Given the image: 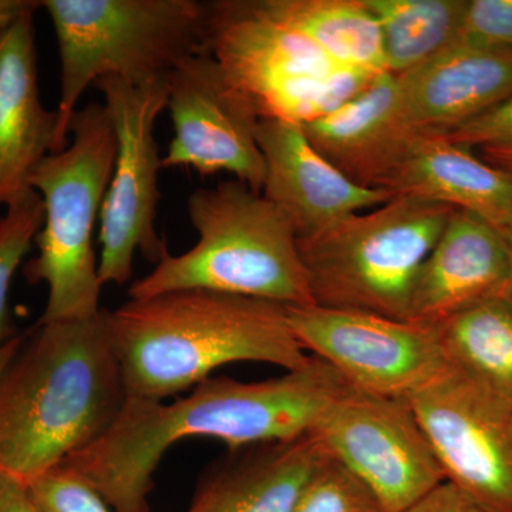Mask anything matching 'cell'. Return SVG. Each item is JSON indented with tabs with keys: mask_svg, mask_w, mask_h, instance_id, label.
Segmentation results:
<instances>
[{
	"mask_svg": "<svg viewBox=\"0 0 512 512\" xmlns=\"http://www.w3.org/2000/svg\"><path fill=\"white\" fill-rule=\"evenodd\" d=\"M126 400L104 309L37 323L0 375V473L30 487L100 439Z\"/></svg>",
	"mask_w": 512,
	"mask_h": 512,
	"instance_id": "1",
	"label": "cell"
},
{
	"mask_svg": "<svg viewBox=\"0 0 512 512\" xmlns=\"http://www.w3.org/2000/svg\"><path fill=\"white\" fill-rule=\"evenodd\" d=\"M127 397L164 402L238 362L289 370L311 360L279 303L205 289L104 309Z\"/></svg>",
	"mask_w": 512,
	"mask_h": 512,
	"instance_id": "2",
	"label": "cell"
},
{
	"mask_svg": "<svg viewBox=\"0 0 512 512\" xmlns=\"http://www.w3.org/2000/svg\"><path fill=\"white\" fill-rule=\"evenodd\" d=\"M298 421V394L284 377H208L170 404L127 397L113 426L60 466L92 485L114 512H151L154 473L178 441L204 437L239 450L289 439Z\"/></svg>",
	"mask_w": 512,
	"mask_h": 512,
	"instance_id": "3",
	"label": "cell"
},
{
	"mask_svg": "<svg viewBox=\"0 0 512 512\" xmlns=\"http://www.w3.org/2000/svg\"><path fill=\"white\" fill-rule=\"evenodd\" d=\"M188 215L197 244L184 254H165L133 282L130 299L205 289L296 308L313 305L295 229L261 192L231 178L192 192Z\"/></svg>",
	"mask_w": 512,
	"mask_h": 512,
	"instance_id": "4",
	"label": "cell"
},
{
	"mask_svg": "<svg viewBox=\"0 0 512 512\" xmlns=\"http://www.w3.org/2000/svg\"><path fill=\"white\" fill-rule=\"evenodd\" d=\"M116 134L104 104H87L70 124V141L36 168L30 187L43 202L37 255L23 266L29 284L47 286L40 325L100 315L99 261L93 235L116 158Z\"/></svg>",
	"mask_w": 512,
	"mask_h": 512,
	"instance_id": "5",
	"label": "cell"
},
{
	"mask_svg": "<svg viewBox=\"0 0 512 512\" xmlns=\"http://www.w3.org/2000/svg\"><path fill=\"white\" fill-rule=\"evenodd\" d=\"M59 47V146L79 101L103 77L140 84L207 53V9L197 0H42Z\"/></svg>",
	"mask_w": 512,
	"mask_h": 512,
	"instance_id": "6",
	"label": "cell"
},
{
	"mask_svg": "<svg viewBox=\"0 0 512 512\" xmlns=\"http://www.w3.org/2000/svg\"><path fill=\"white\" fill-rule=\"evenodd\" d=\"M453 210L396 195L298 238L313 305L409 322L420 266Z\"/></svg>",
	"mask_w": 512,
	"mask_h": 512,
	"instance_id": "7",
	"label": "cell"
},
{
	"mask_svg": "<svg viewBox=\"0 0 512 512\" xmlns=\"http://www.w3.org/2000/svg\"><path fill=\"white\" fill-rule=\"evenodd\" d=\"M207 9V55L259 120L305 126L366 89L376 77L345 69L276 16L266 0H217Z\"/></svg>",
	"mask_w": 512,
	"mask_h": 512,
	"instance_id": "8",
	"label": "cell"
},
{
	"mask_svg": "<svg viewBox=\"0 0 512 512\" xmlns=\"http://www.w3.org/2000/svg\"><path fill=\"white\" fill-rule=\"evenodd\" d=\"M94 87L103 94L117 144L100 212L99 276L103 286L124 285L133 276L137 254L154 265L168 254L156 228L163 157L154 137L158 116L167 107V77L140 84L103 77Z\"/></svg>",
	"mask_w": 512,
	"mask_h": 512,
	"instance_id": "9",
	"label": "cell"
},
{
	"mask_svg": "<svg viewBox=\"0 0 512 512\" xmlns=\"http://www.w3.org/2000/svg\"><path fill=\"white\" fill-rule=\"evenodd\" d=\"M312 434L389 512L412 510L446 483L436 453L406 399L350 386Z\"/></svg>",
	"mask_w": 512,
	"mask_h": 512,
	"instance_id": "10",
	"label": "cell"
},
{
	"mask_svg": "<svg viewBox=\"0 0 512 512\" xmlns=\"http://www.w3.org/2000/svg\"><path fill=\"white\" fill-rule=\"evenodd\" d=\"M286 309L303 349L353 389L407 399L448 369L434 326L318 305Z\"/></svg>",
	"mask_w": 512,
	"mask_h": 512,
	"instance_id": "11",
	"label": "cell"
},
{
	"mask_svg": "<svg viewBox=\"0 0 512 512\" xmlns=\"http://www.w3.org/2000/svg\"><path fill=\"white\" fill-rule=\"evenodd\" d=\"M406 400L446 483L512 512V403L450 366Z\"/></svg>",
	"mask_w": 512,
	"mask_h": 512,
	"instance_id": "12",
	"label": "cell"
},
{
	"mask_svg": "<svg viewBox=\"0 0 512 512\" xmlns=\"http://www.w3.org/2000/svg\"><path fill=\"white\" fill-rule=\"evenodd\" d=\"M167 86L165 109L174 137L163 168H191L202 177L228 173L262 194L265 161L256 140L258 116L212 56L185 60L168 74Z\"/></svg>",
	"mask_w": 512,
	"mask_h": 512,
	"instance_id": "13",
	"label": "cell"
},
{
	"mask_svg": "<svg viewBox=\"0 0 512 512\" xmlns=\"http://www.w3.org/2000/svg\"><path fill=\"white\" fill-rule=\"evenodd\" d=\"M256 140L265 161L262 195L284 212L298 238L396 197L350 181L312 146L298 124L259 120Z\"/></svg>",
	"mask_w": 512,
	"mask_h": 512,
	"instance_id": "14",
	"label": "cell"
},
{
	"mask_svg": "<svg viewBox=\"0 0 512 512\" xmlns=\"http://www.w3.org/2000/svg\"><path fill=\"white\" fill-rule=\"evenodd\" d=\"M511 274L503 232L471 212L453 210L420 266L409 322L436 326L474 303L508 296Z\"/></svg>",
	"mask_w": 512,
	"mask_h": 512,
	"instance_id": "15",
	"label": "cell"
},
{
	"mask_svg": "<svg viewBox=\"0 0 512 512\" xmlns=\"http://www.w3.org/2000/svg\"><path fill=\"white\" fill-rule=\"evenodd\" d=\"M35 15L0 35V207L30 190V178L50 154L60 153L59 116L40 100Z\"/></svg>",
	"mask_w": 512,
	"mask_h": 512,
	"instance_id": "16",
	"label": "cell"
},
{
	"mask_svg": "<svg viewBox=\"0 0 512 512\" xmlns=\"http://www.w3.org/2000/svg\"><path fill=\"white\" fill-rule=\"evenodd\" d=\"M312 146L340 173L383 190L414 138L396 74L383 73L338 110L302 126Z\"/></svg>",
	"mask_w": 512,
	"mask_h": 512,
	"instance_id": "17",
	"label": "cell"
},
{
	"mask_svg": "<svg viewBox=\"0 0 512 512\" xmlns=\"http://www.w3.org/2000/svg\"><path fill=\"white\" fill-rule=\"evenodd\" d=\"M407 123L419 136H443L512 94V53L451 46L396 74Z\"/></svg>",
	"mask_w": 512,
	"mask_h": 512,
	"instance_id": "18",
	"label": "cell"
},
{
	"mask_svg": "<svg viewBox=\"0 0 512 512\" xmlns=\"http://www.w3.org/2000/svg\"><path fill=\"white\" fill-rule=\"evenodd\" d=\"M231 453L201 477L187 512H292L326 456L315 434Z\"/></svg>",
	"mask_w": 512,
	"mask_h": 512,
	"instance_id": "19",
	"label": "cell"
},
{
	"mask_svg": "<svg viewBox=\"0 0 512 512\" xmlns=\"http://www.w3.org/2000/svg\"><path fill=\"white\" fill-rule=\"evenodd\" d=\"M383 190L471 212L503 234L512 227V173L446 138H414Z\"/></svg>",
	"mask_w": 512,
	"mask_h": 512,
	"instance_id": "20",
	"label": "cell"
},
{
	"mask_svg": "<svg viewBox=\"0 0 512 512\" xmlns=\"http://www.w3.org/2000/svg\"><path fill=\"white\" fill-rule=\"evenodd\" d=\"M447 365L512 403V302L495 296L434 326Z\"/></svg>",
	"mask_w": 512,
	"mask_h": 512,
	"instance_id": "21",
	"label": "cell"
},
{
	"mask_svg": "<svg viewBox=\"0 0 512 512\" xmlns=\"http://www.w3.org/2000/svg\"><path fill=\"white\" fill-rule=\"evenodd\" d=\"M276 16L299 30L340 67L387 73L382 33L365 0H266Z\"/></svg>",
	"mask_w": 512,
	"mask_h": 512,
	"instance_id": "22",
	"label": "cell"
},
{
	"mask_svg": "<svg viewBox=\"0 0 512 512\" xmlns=\"http://www.w3.org/2000/svg\"><path fill=\"white\" fill-rule=\"evenodd\" d=\"M382 33L387 73L403 74L454 45L467 0H365Z\"/></svg>",
	"mask_w": 512,
	"mask_h": 512,
	"instance_id": "23",
	"label": "cell"
},
{
	"mask_svg": "<svg viewBox=\"0 0 512 512\" xmlns=\"http://www.w3.org/2000/svg\"><path fill=\"white\" fill-rule=\"evenodd\" d=\"M43 202L35 190L6 207L0 217V346L20 335L10 309L13 278L43 225Z\"/></svg>",
	"mask_w": 512,
	"mask_h": 512,
	"instance_id": "24",
	"label": "cell"
},
{
	"mask_svg": "<svg viewBox=\"0 0 512 512\" xmlns=\"http://www.w3.org/2000/svg\"><path fill=\"white\" fill-rule=\"evenodd\" d=\"M292 512L389 511L355 474L326 453Z\"/></svg>",
	"mask_w": 512,
	"mask_h": 512,
	"instance_id": "25",
	"label": "cell"
},
{
	"mask_svg": "<svg viewBox=\"0 0 512 512\" xmlns=\"http://www.w3.org/2000/svg\"><path fill=\"white\" fill-rule=\"evenodd\" d=\"M453 46L512 53V0H467Z\"/></svg>",
	"mask_w": 512,
	"mask_h": 512,
	"instance_id": "26",
	"label": "cell"
},
{
	"mask_svg": "<svg viewBox=\"0 0 512 512\" xmlns=\"http://www.w3.org/2000/svg\"><path fill=\"white\" fill-rule=\"evenodd\" d=\"M29 491L35 512H114L92 485L63 466L37 478Z\"/></svg>",
	"mask_w": 512,
	"mask_h": 512,
	"instance_id": "27",
	"label": "cell"
},
{
	"mask_svg": "<svg viewBox=\"0 0 512 512\" xmlns=\"http://www.w3.org/2000/svg\"><path fill=\"white\" fill-rule=\"evenodd\" d=\"M451 143L478 148L510 146L512 144V94L500 104L443 136Z\"/></svg>",
	"mask_w": 512,
	"mask_h": 512,
	"instance_id": "28",
	"label": "cell"
},
{
	"mask_svg": "<svg viewBox=\"0 0 512 512\" xmlns=\"http://www.w3.org/2000/svg\"><path fill=\"white\" fill-rule=\"evenodd\" d=\"M407 512H510L478 500L450 483L441 484Z\"/></svg>",
	"mask_w": 512,
	"mask_h": 512,
	"instance_id": "29",
	"label": "cell"
},
{
	"mask_svg": "<svg viewBox=\"0 0 512 512\" xmlns=\"http://www.w3.org/2000/svg\"><path fill=\"white\" fill-rule=\"evenodd\" d=\"M0 512H35L28 485L0 473Z\"/></svg>",
	"mask_w": 512,
	"mask_h": 512,
	"instance_id": "30",
	"label": "cell"
},
{
	"mask_svg": "<svg viewBox=\"0 0 512 512\" xmlns=\"http://www.w3.org/2000/svg\"><path fill=\"white\" fill-rule=\"evenodd\" d=\"M42 9L37 0H0V35L30 12Z\"/></svg>",
	"mask_w": 512,
	"mask_h": 512,
	"instance_id": "31",
	"label": "cell"
},
{
	"mask_svg": "<svg viewBox=\"0 0 512 512\" xmlns=\"http://www.w3.org/2000/svg\"><path fill=\"white\" fill-rule=\"evenodd\" d=\"M477 154L488 164L512 173V144L510 146L478 148Z\"/></svg>",
	"mask_w": 512,
	"mask_h": 512,
	"instance_id": "32",
	"label": "cell"
},
{
	"mask_svg": "<svg viewBox=\"0 0 512 512\" xmlns=\"http://www.w3.org/2000/svg\"><path fill=\"white\" fill-rule=\"evenodd\" d=\"M26 333H20L15 339L10 340L6 345L0 346V375H2L5 367L9 365L10 360L15 357L19 349L22 348L25 342Z\"/></svg>",
	"mask_w": 512,
	"mask_h": 512,
	"instance_id": "33",
	"label": "cell"
},
{
	"mask_svg": "<svg viewBox=\"0 0 512 512\" xmlns=\"http://www.w3.org/2000/svg\"><path fill=\"white\" fill-rule=\"evenodd\" d=\"M505 238H507L508 245H510V251H511V261H512V227L508 229L507 232H504ZM508 298L511 299L512 302V274H511V284H510V291H508Z\"/></svg>",
	"mask_w": 512,
	"mask_h": 512,
	"instance_id": "34",
	"label": "cell"
}]
</instances>
